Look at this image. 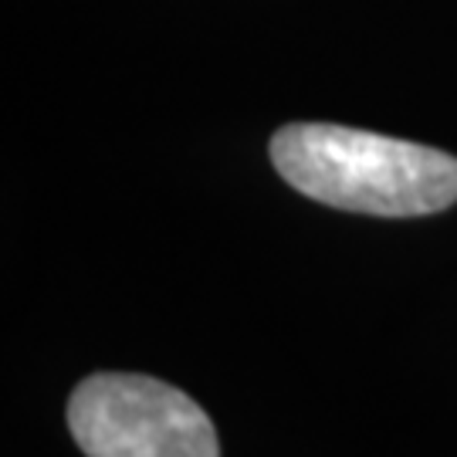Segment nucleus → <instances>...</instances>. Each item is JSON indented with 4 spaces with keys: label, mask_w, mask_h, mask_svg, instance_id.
<instances>
[{
    "label": "nucleus",
    "mask_w": 457,
    "mask_h": 457,
    "mask_svg": "<svg viewBox=\"0 0 457 457\" xmlns=\"http://www.w3.org/2000/svg\"><path fill=\"white\" fill-rule=\"evenodd\" d=\"M68 427L88 457H220L211 417L153 376L82 379L68 400Z\"/></svg>",
    "instance_id": "2"
},
{
    "label": "nucleus",
    "mask_w": 457,
    "mask_h": 457,
    "mask_svg": "<svg viewBox=\"0 0 457 457\" xmlns=\"http://www.w3.org/2000/svg\"><path fill=\"white\" fill-rule=\"evenodd\" d=\"M271 163L298 194L339 211L424 217L457 204V156L379 132L295 122L275 132Z\"/></svg>",
    "instance_id": "1"
}]
</instances>
